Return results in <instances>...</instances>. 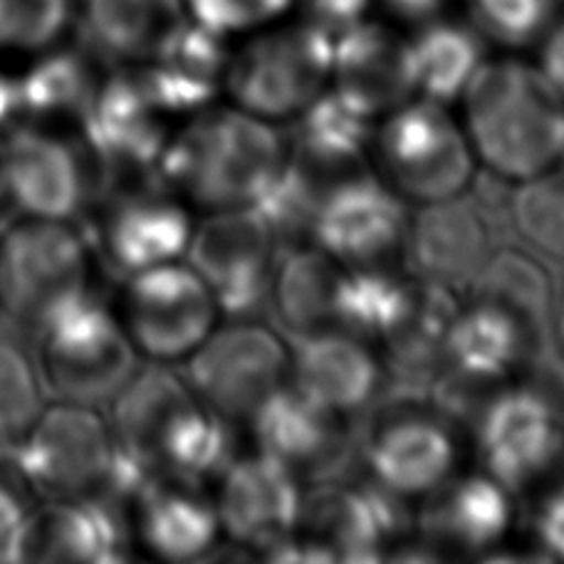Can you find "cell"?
I'll list each match as a JSON object with an SVG mask.
<instances>
[{
	"label": "cell",
	"instance_id": "obj_38",
	"mask_svg": "<svg viewBox=\"0 0 564 564\" xmlns=\"http://www.w3.org/2000/svg\"><path fill=\"white\" fill-rule=\"evenodd\" d=\"M43 394L33 355L15 335L0 332V446H13L25 436L45 409Z\"/></svg>",
	"mask_w": 564,
	"mask_h": 564
},
{
	"label": "cell",
	"instance_id": "obj_46",
	"mask_svg": "<svg viewBox=\"0 0 564 564\" xmlns=\"http://www.w3.org/2000/svg\"><path fill=\"white\" fill-rule=\"evenodd\" d=\"M15 115H20L18 83L0 73V132H3Z\"/></svg>",
	"mask_w": 564,
	"mask_h": 564
},
{
	"label": "cell",
	"instance_id": "obj_12",
	"mask_svg": "<svg viewBox=\"0 0 564 564\" xmlns=\"http://www.w3.org/2000/svg\"><path fill=\"white\" fill-rule=\"evenodd\" d=\"M216 300L191 265H156L129 278L127 335L156 361L186 357L214 332Z\"/></svg>",
	"mask_w": 564,
	"mask_h": 564
},
{
	"label": "cell",
	"instance_id": "obj_49",
	"mask_svg": "<svg viewBox=\"0 0 564 564\" xmlns=\"http://www.w3.org/2000/svg\"><path fill=\"white\" fill-rule=\"evenodd\" d=\"M560 159H562V161H564V147H562V156H560Z\"/></svg>",
	"mask_w": 564,
	"mask_h": 564
},
{
	"label": "cell",
	"instance_id": "obj_14",
	"mask_svg": "<svg viewBox=\"0 0 564 564\" xmlns=\"http://www.w3.org/2000/svg\"><path fill=\"white\" fill-rule=\"evenodd\" d=\"M302 506L295 473L268 453H258L228 463L216 512L220 528L240 545L270 552L302 525Z\"/></svg>",
	"mask_w": 564,
	"mask_h": 564
},
{
	"label": "cell",
	"instance_id": "obj_16",
	"mask_svg": "<svg viewBox=\"0 0 564 564\" xmlns=\"http://www.w3.org/2000/svg\"><path fill=\"white\" fill-rule=\"evenodd\" d=\"M406 234V210L394 191L355 176L322 194L312 238L319 250L349 263H375Z\"/></svg>",
	"mask_w": 564,
	"mask_h": 564
},
{
	"label": "cell",
	"instance_id": "obj_3",
	"mask_svg": "<svg viewBox=\"0 0 564 564\" xmlns=\"http://www.w3.org/2000/svg\"><path fill=\"white\" fill-rule=\"evenodd\" d=\"M30 341L45 394L65 404H109L139 369L127 329L89 292L59 310Z\"/></svg>",
	"mask_w": 564,
	"mask_h": 564
},
{
	"label": "cell",
	"instance_id": "obj_33",
	"mask_svg": "<svg viewBox=\"0 0 564 564\" xmlns=\"http://www.w3.org/2000/svg\"><path fill=\"white\" fill-rule=\"evenodd\" d=\"M89 53L57 50L30 67L25 77L15 79L20 112L33 117H75L83 119L93 105L99 77Z\"/></svg>",
	"mask_w": 564,
	"mask_h": 564
},
{
	"label": "cell",
	"instance_id": "obj_44",
	"mask_svg": "<svg viewBox=\"0 0 564 564\" xmlns=\"http://www.w3.org/2000/svg\"><path fill=\"white\" fill-rule=\"evenodd\" d=\"M538 540L550 557L564 560V488L545 500L538 512Z\"/></svg>",
	"mask_w": 564,
	"mask_h": 564
},
{
	"label": "cell",
	"instance_id": "obj_4",
	"mask_svg": "<svg viewBox=\"0 0 564 564\" xmlns=\"http://www.w3.org/2000/svg\"><path fill=\"white\" fill-rule=\"evenodd\" d=\"M67 220L25 218L0 240V307L33 339L59 310L87 295L89 256Z\"/></svg>",
	"mask_w": 564,
	"mask_h": 564
},
{
	"label": "cell",
	"instance_id": "obj_45",
	"mask_svg": "<svg viewBox=\"0 0 564 564\" xmlns=\"http://www.w3.org/2000/svg\"><path fill=\"white\" fill-rule=\"evenodd\" d=\"M542 73L564 97V18L550 25L545 45H542Z\"/></svg>",
	"mask_w": 564,
	"mask_h": 564
},
{
	"label": "cell",
	"instance_id": "obj_31",
	"mask_svg": "<svg viewBox=\"0 0 564 564\" xmlns=\"http://www.w3.org/2000/svg\"><path fill=\"white\" fill-rule=\"evenodd\" d=\"M137 502L141 540L159 557L171 562L200 560L216 545L218 512L191 490L154 482Z\"/></svg>",
	"mask_w": 564,
	"mask_h": 564
},
{
	"label": "cell",
	"instance_id": "obj_13",
	"mask_svg": "<svg viewBox=\"0 0 564 564\" xmlns=\"http://www.w3.org/2000/svg\"><path fill=\"white\" fill-rule=\"evenodd\" d=\"M164 109L151 95L144 73H117L99 83L93 105L83 115L85 147L117 174L159 166L166 149Z\"/></svg>",
	"mask_w": 564,
	"mask_h": 564
},
{
	"label": "cell",
	"instance_id": "obj_43",
	"mask_svg": "<svg viewBox=\"0 0 564 564\" xmlns=\"http://www.w3.org/2000/svg\"><path fill=\"white\" fill-rule=\"evenodd\" d=\"M30 492L33 488L20 470L13 446H0V562H8L10 542H13L20 522L30 512Z\"/></svg>",
	"mask_w": 564,
	"mask_h": 564
},
{
	"label": "cell",
	"instance_id": "obj_39",
	"mask_svg": "<svg viewBox=\"0 0 564 564\" xmlns=\"http://www.w3.org/2000/svg\"><path fill=\"white\" fill-rule=\"evenodd\" d=\"M512 218L532 248L564 263V171L522 181L512 194Z\"/></svg>",
	"mask_w": 564,
	"mask_h": 564
},
{
	"label": "cell",
	"instance_id": "obj_9",
	"mask_svg": "<svg viewBox=\"0 0 564 564\" xmlns=\"http://www.w3.org/2000/svg\"><path fill=\"white\" fill-rule=\"evenodd\" d=\"M379 156L397 191L421 204L460 196L476 171L468 137L431 99L397 107L379 134Z\"/></svg>",
	"mask_w": 564,
	"mask_h": 564
},
{
	"label": "cell",
	"instance_id": "obj_28",
	"mask_svg": "<svg viewBox=\"0 0 564 564\" xmlns=\"http://www.w3.org/2000/svg\"><path fill=\"white\" fill-rule=\"evenodd\" d=\"M510 518L508 488L490 476H468L438 492L423 510L421 525L438 545L478 555L506 538Z\"/></svg>",
	"mask_w": 564,
	"mask_h": 564
},
{
	"label": "cell",
	"instance_id": "obj_1",
	"mask_svg": "<svg viewBox=\"0 0 564 564\" xmlns=\"http://www.w3.org/2000/svg\"><path fill=\"white\" fill-rule=\"evenodd\" d=\"M463 97L470 147L498 176L525 181L557 164L564 97L542 69L518 59L482 63Z\"/></svg>",
	"mask_w": 564,
	"mask_h": 564
},
{
	"label": "cell",
	"instance_id": "obj_10",
	"mask_svg": "<svg viewBox=\"0 0 564 564\" xmlns=\"http://www.w3.org/2000/svg\"><path fill=\"white\" fill-rule=\"evenodd\" d=\"M186 256L224 315L250 319L265 310L275 273V236L253 208H226L206 218L191 234Z\"/></svg>",
	"mask_w": 564,
	"mask_h": 564
},
{
	"label": "cell",
	"instance_id": "obj_21",
	"mask_svg": "<svg viewBox=\"0 0 564 564\" xmlns=\"http://www.w3.org/2000/svg\"><path fill=\"white\" fill-rule=\"evenodd\" d=\"M191 234L184 208L154 191H139L115 200L99 246L117 273L132 278L141 270L174 263L186 253Z\"/></svg>",
	"mask_w": 564,
	"mask_h": 564
},
{
	"label": "cell",
	"instance_id": "obj_19",
	"mask_svg": "<svg viewBox=\"0 0 564 564\" xmlns=\"http://www.w3.org/2000/svg\"><path fill=\"white\" fill-rule=\"evenodd\" d=\"M397 498L381 486H322L302 506V520H307L319 538L315 542L325 545L335 560L375 562L381 560V547L406 525Z\"/></svg>",
	"mask_w": 564,
	"mask_h": 564
},
{
	"label": "cell",
	"instance_id": "obj_48",
	"mask_svg": "<svg viewBox=\"0 0 564 564\" xmlns=\"http://www.w3.org/2000/svg\"><path fill=\"white\" fill-rule=\"evenodd\" d=\"M6 204V196H3V188H0V206Z\"/></svg>",
	"mask_w": 564,
	"mask_h": 564
},
{
	"label": "cell",
	"instance_id": "obj_29",
	"mask_svg": "<svg viewBox=\"0 0 564 564\" xmlns=\"http://www.w3.org/2000/svg\"><path fill=\"white\" fill-rule=\"evenodd\" d=\"M482 65V43L476 28L429 20L406 43V69L414 93L448 105L458 99Z\"/></svg>",
	"mask_w": 564,
	"mask_h": 564
},
{
	"label": "cell",
	"instance_id": "obj_47",
	"mask_svg": "<svg viewBox=\"0 0 564 564\" xmlns=\"http://www.w3.org/2000/svg\"><path fill=\"white\" fill-rule=\"evenodd\" d=\"M557 341L564 351V295H562L560 307H557Z\"/></svg>",
	"mask_w": 564,
	"mask_h": 564
},
{
	"label": "cell",
	"instance_id": "obj_24",
	"mask_svg": "<svg viewBox=\"0 0 564 564\" xmlns=\"http://www.w3.org/2000/svg\"><path fill=\"white\" fill-rule=\"evenodd\" d=\"M332 77L337 89L375 117L401 107L414 93L406 69L404 40L365 20L335 35Z\"/></svg>",
	"mask_w": 564,
	"mask_h": 564
},
{
	"label": "cell",
	"instance_id": "obj_37",
	"mask_svg": "<svg viewBox=\"0 0 564 564\" xmlns=\"http://www.w3.org/2000/svg\"><path fill=\"white\" fill-rule=\"evenodd\" d=\"M325 191L327 188L317 184L315 166L307 164L302 156L285 159L275 178L248 208H253L265 220L275 240H297L302 236H312V226H315Z\"/></svg>",
	"mask_w": 564,
	"mask_h": 564
},
{
	"label": "cell",
	"instance_id": "obj_27",
	"mask_svg": "<svg viewBox=\"0 0 564 564\" xmlns=\"http://www.w3.org/2000/svg\"><path fill=\"white\" fill-rule=\"evenodd\" d=\"M186 20L184 0H87L85 40L99 57L151 63Z\"/></svg>",
	"mask_w": 564,
	"mask_h": 564
},
{
	"label": "cell",
	"instance_id": "obj_2",
	"mask_svg": "<svg viewBox=\"0 0 564 564\" xmlns=\"http://www.w3.org/2000/svg\"><path fill=\"white\" fill-rule=\"evenodd\" d=\"M282 164V141L263 117L224 109L166 144L156 169L196 204L226 210L253 206Z\"/></svg>",
	"mask_w": 564,
	"mask_h": 564
},
{
	"label": "cell",
	"instance_id": "obj_36",
	"mask_svg": "<svg viewBox=\"0 0 564 564\" xmlns=\"http://www.w3.org/2000/svg\"><path fill=\"white\" fill-rule=\"evenodd\" d=\"M476 300L490 302L508 310L520 322L545 337L550 307H552V285L545 270L535 260L518 250H498L492 253L478 275L470 280Z\"/></svg>",
	"mask_w": 564,
	"mask_h": 564
},
{
	"label": "cell",
	"instance_id": "obj_18",
	"mask_svg": "<svg viewBox=\"0 0 564 564\" xmlns=\"http://www.w3.org/2000/svg\"><path fill=\"white\" fill-rule=\"evenodd\" d=\"M260 453L278 458L300 476L332 478L347 458L339 416L295 387H280L253 411Z\"/></svg>",
	"mask_w": 564,
	"mask_h": 564
},
{
	"label": "cell",
	"instance_id": "obj_25",
	"mask_svg": "<svg viewBox=\"0 0 564 564\" xmlns=\"http://www.w3.org/2000/svg\"><path fill=\"white\" fill-rule=\"evenodd\" d=\"M542 347L545 337L532 332L508 310L482 300H476V305L468 310H458L443 345L451 369L492 384L535 359Z\"/></svg>",
	"mask_w": 564,
	"mask_h": 564
},
{
	"label": "cell",
	"instance_id": "obj_11",
	"mask_svg": "<svg viewBox=\"0 0 564 564\" xmlns=\"http://www.w3.org/2000/svg\"><path fill=\"white\" fill-rule=\"evenodd\" d=\"M288 369L290 355L275 332L240 322L210 332L191 351L188 379L216 414L246 419L282 387Z\"/></svg>",
	"mask_w": 564,
	"mask_h": 564
},
{
	"label": "cell",
	"instance_id": "obj_34",
	"mask_svg": "<svg viewBox=\"0 0 564 564\" xmlns=\"http://www.w3.org/2000/svg\"><path fill=\"white\" fill-rule=\"evenodd\" d=\"M234 456L230 429L206 404H191L171 423L161 443V478H176L194 488V482L226 470Z\"/></svg>",
	"mask_w": 564,
	"mask_h": 564
},
{
	"label": "cell",
	"instance_id": "obj_23",
	"mask_svg": "<svg viewBox=\"0 0 564 564\" xmlns=\"http://www.w3.org/2000/svg\"><path fill=\"white\" fill-rule=\"evenodd\" d=\"M295 389L332 414H355L379 391L381 369L375 355L349 332L322 329L302 337L292 359Z\"/></svg>",
	"mask_w": 564,
	"mask_h": 564
},
{
	"label": "cell",
	"instance_id": "obj_41",
	"mask_svg": "<svg viewBox=\"0 0 564 564\" xmlns=\"http://www.w3.org/2000/svg\"><path fill=\"white\" fill-rule=\"evenodd\" d=\"M67 23V0H0V50H40Z\"/></svg>",
	"mask_w": 564,
	"mask_h": 564
},
{
	"label": "cell",
	"instance_id": "obj_20",
	"mask_svg": "<svg viewBox=\"0 0 564 564\" xmlns=\"http://www.w3.org/2000/svg\"><path fill=\"white\" fill-rule=\"evenodd\" d=\"M365 456L377 486L409 498L446 482L456 466V443L438 419L404 414L371 433Z\"/></svg>",
	"mask_w": 564,
	"mask_h": 564
},
{
	"label": "cell",
	"instance_id": "obj_22",
	"mask_svg": "<svg viewBox=\"0 0 564 564\" xmlns=\"http://www.w3.org/2000/svg\"><path fill=\"white\" fill-rule=\"evenodd\" d=\"M109 404V429L119 458L132 463L151 480H164L159 466L161 443L181 411L194 404L191 389L171 369L147 367L137 369Z\"/></svg>",
	"mask_w": 564,
	"mask_h": 564
},
{
	"label": "cell",
	"instance_id": "obj_8",
	"mask_svg": "<svg viewBox=\"0 0 564 564\" xmlns=\"http://www.w3.org/2000/svg\"><path fill=\"white\" fill-rule=\"evenodd\" d=\"M478 446L488 476L508 490L555 466L564 451V389H555V377L498 391L478 416Z\"/></svg>",
	"mask_w": 564,
	"mask_h": 564
},
{
	"label": "cell",
	"instance_id": "obj_40",
	"mask_svg": "<svg viewBox=\"0 0 564 564\" xmlns=\"http://www.w3.org/2000/svg\"><path fill=\"white\" fill-rule=\"evenodd\" d=\"M473 28L500 45L535 43L557 20L560 0H468Z\"/></svg>",
	"mask_w": 564,
	"mask_h": 564
},
{
	"label": "cell",
	"instance_id": "obj_5",
	"mask_svg": "<svg viewBox=\"0 0 564 564\" xmlns=\"http://www.w3.org/2000/svg\"><path fill=\"white\" fill-rule=\"evenodd\" d=\"M13 453L35 496L109 502L117 446L109 423L93 406L55 401L13 443Z\"/></svg>",
	"mask_w": 564,
	"mask_h": 564
},
{
	"label": "cell",
	"instance_id": "obj_7",
	"mask_svg": "<svg viewBox=\"0 0 564 564\" xmlns=\"http://www.w3.org/2000/svg\"><path fill=\"white\" fill-rule=\"evenodd\" d=\"M0 188L25 218L69 220L89 198L107 196L99 161L40 129H13L0 141Z\"/></svg>",
	"mask_w": 564,
	"mask_h": 564
},
{
	"label": "cell",
	"instance_id": "obj_32",
	"mask_svg": "<svg viewBox=\"0 0 564 564\" xmlns=\"http://www.w3.org/2000/svg\"><path fill=\"white\" fill-rule=\"evenodd\" d=\"M375 115L341 89L319 93L302 109L300 156L312 166H341L359 159L371 137Z\"/></svg>",
	"mask_w": 564,
	"mask_h": 564
},
{
	"label": "cell",
	"instance_id": "obj_42",
	"mask_svg": "<svg viewBox=\"0 0 564 564\" xmlns=\"http://www.w3.org/2000/svg\"><path fill=\"white\" fill-rule=\"evenodd\" d=\"M188 18L220 37L273 28L297 0H184Z\"/></svg>",
	"mask_w": 564,
	"mask_h": 564
},
{
	"label": "cell",
	"instance_id": "obj_30",
	"mask_svg": "<svg viewBox=\"0 0 564 564\" xmlns=\"http://www.w3.org/2000/svg\"><path fill=\"white\" fill-rule=\"evenodd\" d=\"M341 273L325 250L292 248L278 263L270 300L282 325L295 335L337 327V290Z\"/></svg>",
	"mask_w": 564,
	"mask_h": 564
},
{
	"label": "cell",
	"instance_id": "obj_35",
	"mask_svg": "<svg viewBox=\"0 0 564 564\" xmlns=\"http://www.w3.org/2000/svg\"><path fill=\"white\" fill-rule=\"evenodd\" d=\"M414 302V285L377 268L341 273L337 290V327L355 337L389 339L404 325Z\"/></svg>",
	"mask_w": 564,
	"mask_h": 564
},
{
	"label": "cell",
	"instance_id": "obj_17",
	"mask_svg": "<svg viewBox=\"0 0 564 564\" xmlns=\"http://www.w3.org/2000/svg\"><path fill=\"white\" fill-rule=\"evenodd\" d=\"M492 248V224L470 198L453 196L426 204L409 230L411 265L421 280L448 290L470 285Z\"/></svg>",
	"mask_w": 564,
	"mask_h": 564
},
{
	"label": "cell",
	"instance_id": "obj_6",
	"mask_svg": "<svg viewBox=\"0 0 564 564\" xmlns=\"http://www.w3.org/2000/svg\"><path fill=\"white\" fill-rule=\"evenodd\" d=\"M335 35L307 20L256 37L228 59L226 85L243 112L265 119L297 115L332 77Z\"/></svg>",
	"mask_w": 564,
	"mask_h": 564
},
{
	"label": "cell",
	"instance_id": "obj_15",
	"mask_svg": "<svg viewBox=\"0 0 564 564\" xmlns=\"http://www.w3.org/2000/svg\"><path fill=\"white\" fill-rule=\"evenodd\" d=\"M117 506L107 500H47L30 508L10 542L8 562L109 564L124 557Z\"/></svg>",
	"mask_w": 564,
	"mask_h": 564
},
{
	"label": "cell",
	"instance_id": "obj_26",
	"mask_svg": "<svg viewBox=\"0 0 564 564\" xmlns=\"http://www.w3.org/2000/svg\"><path fill=\"white\" fill-rule=\"evenodd\" d=\"M224 40L188 18L151 65L141 69L164 115L204 109L216 97L230 59Z\"/></svg>",
	"mask_w": 564,
	"mask_h": 564
}]
</instances>
